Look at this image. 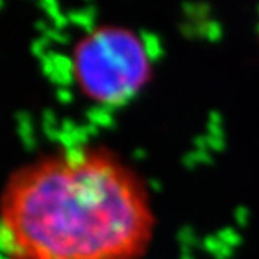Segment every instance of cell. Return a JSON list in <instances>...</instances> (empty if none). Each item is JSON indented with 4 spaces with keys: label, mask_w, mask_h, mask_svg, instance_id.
<instances>
[{
    "label": "cell",
    "mask_w": 259,
    "mask_h": 259,
    "mask_svg": "<svg viewBox=\"0 0 259 259\" xmlns=\"http://www.w3.org/2000/svg\"><path fill=\"white\" fill-rule=\"evenodd\" d=\"M153 231L144 181L102 145L42 153L0 191L5 259H142Z\"/></svg>",
    "instance_id": "cell-1"
},
{
    "label": "cell",
    "mask_w": 259,
    "mask_h": 259,
    "mask_svg": "<svg viewBox=\"0 0 259 259\" xmlns=\"http://www.w3.org/2000/svg\"><path fill=\"white\" fill-rule=\"evenodd\" d=\"M69 77L89 103L119 106L132 100L149 80V52L141 36L126 27H92L70 49Z\"/></svg>",
    "instance_id": "cell-2"
}]
</instances>
